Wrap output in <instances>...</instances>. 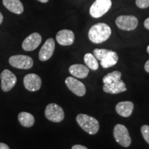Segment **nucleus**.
<instances>
[{
    "label": "nucleus",
    "mask_w": 149,
    "mask_h": 149,
    "mask_svg": "<svg viewBox=\"0 0 149 149\" xmlns=\"http://www.w3.org/2000/svg\"><path fill=\"white\" fill-rule=\"evenodd\" d=\"M66 86L76 95L82 97L86 94V86L82 82L72 77H67L65 80Z\"/></svg>",
    "instance_id": "obj_9"
},
{
    "label": "nucleus",
    "mask_w": 149,
    "mask_h": 149,
    "mask_svg": "<svg viewBox=\"0 0 149 149\" xmlns=\"http://www.w3.org/2000/svg\"><path fill=\"white\" fill-rule=\"evenodd\" d=\"M135 3L137 7L141 9L149 7V0H135Z\"/></svg>",
    "instance_id": "obj_24"
},
{
    "label": "nucleus",
    "mask_w": 149,
    "mask_h": 149,
    "mask_svg": "<svg viewBox=\"0 0 149 149\" xmlns=\"http://www.w3.org/2000/svg\"><path fill=\"white\" fill-rule=\"evenodd\" d=\"M42 36L38 33H33L28 36L22 43V48L26 51H33L40 46Z\"/></svg>",
    "instance_id": "obj_11"
},
{
    "label": "nucleus",
    "mask_w": 149,
    "mask_h": 149,
    "mask_svg": "<svg viewBox=\"0 0 149 149\" xmlns=\"http://www.w3.org/2000/svg\"><path fill=\"white\" fill-rule=\"evenodd\" d=\"M9 64L14 68L19 69H30L33 66V60L28 55H13L9 58Z\"/></svg>",
    "instance_id": "obj_7"
},
{
    "label": "nucleus",
    "mask_w": 149,
    "mask_h": 149,
    "mask_svg": "<svg viewBox=\"0 0 149 149\" xmlns=\"http://www.w3.org/2000/svg\"><path fill=\"white\" fill-rule=\"evenodd\" d=\"M118 55L116 52L109 51L107 55L100 60V64L104 68H108L115 66L118 61Z\"/></svg>",
    "instance_id": "obj_18"
},
{
    "label": "nucleus",
    "mask_w": 149,
    "mask_h": 149,
    "mask_svg": "<svg viewBox=\"0 0 149 149\" xmlns=\"http://www.w3.org/2000/svg\"><path fill=\"white\" fill-rule=\"evenodd\" d=\"M141 132L145 141L149 144V126L144 125L141 126Z\"/></svg>",
    "instance_id": "obj_23"
},
{
    "label": "nucleus",
    "mask_w": 149,
    "mask_h": 149,
    "mask_svg": "<svg viewBox=\"0 0 149 149\" xmlns=\"http://www.w3.org/2000/svg\"><path fill=\"white\" fill-rule=\"evenodd\" d=\"M3 15L2 14H1V13L0 12V24L2 23L3 22Z\"/></svg>",
    "instance_id": "obj_29"
},
{
    "label": "nucleus",
    "mask_w": 149,
    "mask_h": 149,
    "mask_svg": "<svg viewBox=\"0 0 149 149\" xmlns=\"http://www.w3.org/2000/svg\"><path fill=\"white\" fill-rule=\"evenodd\" d=\"M3 4L13 13L19 15L24 12V6L19 0H3Z\"/></svg>",
    "instance_id": "obj_17"
},
{
    "label": "nucleus",
    "mask_w": 149,
    "mask_h": 149,
    "mask_svg": "<svg viewBox=\"0 0 149 149\" xmlns=\"http://www.w3.org/2000/svg\"><path fill=\"white\" fill-rule=\"evenodd\" d=\"M24 84L26 90L35 92L40 89L42 86V79L37 74L30 73L24 77Z\"/></svg>",
    "instance_id": "obj_10"
},
{
    "label": "nucleus",
    "mask_w": 149,
    "mask_h": 149,
    "mask_svg": "<svg viewBox=\"0 0 149 149\" xmlns=\"http://www.w3.org/2000/svg\"><path fill=\"white\" fill-rule=\"evenodd\" d=\"M84 60L86 66L93 70H97L99 68L97 59L93 54L86 53L84 57Z\"/></svg>",
    "instance_id": "obj_20"
},
{
    "label": "nucleus",
    "mask_w": 149,
    "mask_h": 149,
    "mask_svg": "<svg viewBox=\"0 0 149 149\" xmlns=\"http://www.w3.org/2000/svg\"><path fill=\"white\" fill-rule=\"evenodd\" d=\"M146 51H147V53L149 54V45L148 46V47H147V48H146Z\"/></svg>",
    "instance_id": "obj_31"
},
{
    "label": "nucleus",
    "mask_w": 149,
    "mask_h": 149,
    "mask_svg": "<svg viewBox=\"0 0 149 149\" xmlns=\"http://www.w3.org/2000/svg\"><path fill=\"white\" fill-rule=\"evenodd\" d=\"M144 69L147 72L149 73V60H148L146 62V64L144 65Z\"/></svg>",
    "instance_id": "obj_28"
},
{
    "label": "nucleus",
    "mask_w": 149,
    "mask_h": 149,
    "mask_svg": "<svg viewBox=\"0 0 149 149\" xmlns=\"http://www.w3.org/2000/svg\"><path fill=\"white\" fill-rule=\"evenodd\" d=\"M111 35V29L105 23H98L93 25L88 31V38L95 44H101L107 41Z\"/></svg>",
    "instance_id": "obj_1"
},
{
    "label": "nucleus",
    "mask_w": 149,
    "mask_h": 149,
    "mask_svg": "<svg viewBox=\"0 0 149 149\" xmlns=\"http://www.w3.org/2000/svg\"><path fill=\"white\" fill-rule=\"evenodd\" d=\"M37 1H40L42 3H47L48 1V0H37Z\"/></svg>",
    "instance_id": "obj_30"
},
{
    "label": "nucleus",
    "mask_w": 149,
    "mask_h": 149,
    "mask_svg": "<svg viewBox=\"0 0 149 149\" xmlns=\"http://www.w3.org/2000/svg\"><path fill=\"white\" fill-rule=\"evenodd\" d=\"M72 149H88L86 147L84 146H81V145H74L72 147Z\"/></svg>",
    "instance_id": "obj_25"
},
{
    "label": "nucleus",
    "mask_w": 149,
    "mask_h": 149,
    "mask_svg": "<svg viewBox=\"0 0 149 149\" xmlns=\"http://www.w3.org/2000/svg\"><path fill=\"white\" fill-rule=\"evenodd\" d=\"M76 120L80 127L90 135H95L98 132L100 124L94 117L86 114H79L76 117Z\"/></svg>",
    "instance_id": "obj_2"
},
{
    "label": "nucleus",
    "mask_w": 149,
    "mask_h": 149,
    "mask_svg": "<svg viewBox=\"0 0 149 149\" xmlns=\"http://www.w3.org/2000/svg\"><path fill=\"white\" fill-rule=\"evenodd\" d=\"M55 44L53 38H49L46 41L44 45L41 48L39 53V59L40 61H45L49 59L53 56L55 51Z\"/></svg>",
    "instance_id": "obj_12"
},
{
    "label": "nucleus",
    "mask_w": 149,
    "mask_h": 149,
    "mask_svg": "<svg viewBox=\"0 0 149 149\" xmlns=\"http://www.w3.org/2000/svg\"><path fill=\"white\" fill-rule=\"evenodd\" d=\"M122 77V73L120 71H113L110 73L107 74L103 77V83L104 84H109L115 82V81H118L121 79Z\"/></svg>",
    "instance_id": "obj_21"
},
{
    "label": "nucleus",
    "mask_w": 149,
    "mask_h": 149,
    "mask_svg": "<svg viewBox=\"0 0 149 149\" xmlns=\"http://www.w3.org/2000/svg\"><path fill=\"white\" fill-rule=\"evenodd\" d=\"M144 26L146 29L149 30V17H148L144 22Z\"/></svg>",
    "instance_id": "obj_26"
},
{
    "label": "nucleus",
    "mask_w": 149,
    "mask_h": 149,
    "mask_svg": "<svg viewBox=\"0 0 149 149\" xmlns=\"http://www.w3.org/2000/svg\"><path fill=\"white\" fill-rule=\"evenodd\" d=\"M1 87L3 91L8 92L10 91L17 83V77L10 70L6 69L0 74Z\"/></svg>",
    "instance_id": "obj_8"
},
{
    "label": "nucleus",
    "mask_w": 149,
    "mask_h": 149,
    "mask_svg": "<svg viewBox=\"0 0 149 149\" xmlns=\"http://www.w3.org/2000/svg\"><path fill=\"white\" fill-rule=\"evenodd\" d=\"M109 52V50L107 49H100V48H95L93 51V55L96 57L98 60H102V59L107 55Z\"/></svg>",
    "instance_id": "obj_22"
},
{
    "label": "nucleus",
    "mask_w": 149,
    "mask_h": 149,
    "mask_svg": "<svg viewBox=\"0 0 149 149\" xmlns=\"http://www.w3.org/2000/svg\"><path fill=\"white\" fill-rule=\"evenodd\" d=\"M56 40L61 46H70L74 43V35L70 30H61L56 35Z\"/></svg>",
    "instance_id": "obj_13"
},
{
    "label": "nucleus",
    "mask_w": 149,
    "mask_h": 149,
    "mask_svg": "<svg viewBox=\"0 0 149 149\" xmlns=\"http://www.w3.org/2000/svg\"><path fill=\"white\" fill-rule=\"evenodd\" d=\"M69 72L73 77L84 79L88 76L89 68L82 64H73L70 66Z\"/></svg>",
    "instance_id": "obj_16"
},
{
    "label": "nucleus",
    "mask_w": 149,
    "mask_h": 149,
    "mask_svg": "<svg viewBox=\"0 0 149 149\" xmlns=\"http://www.w3.org/2000/svg\"><path fill=\"white\" fill-rule=\"evenodd\" d=\"M133 103L129 101L119 102L115 107L117 113L123 117H128L130 116L133 113Z\"/></svg>",
    "instance_id": "obj_15"
},
{
    "label": "nucleus",
    "mask_w": 149,
    "mask_h": 149,
    "mask_svg": "<svg viewBox=\"0 0 149 149\" xmlns=\"http://www.w3.org/2000/svg\"><path fill=\"white\" fill-rule=\"evenodd\" d=\"M103 90L105 93L114 95L125 92L126 91V87L124 81L122 79H120L115 82L109 84H104Z\"/></svg>",
    "instance_id": "obj_14"
},
{
    "label": "nucleus",
    "mask_w": 149,
    "mask_h": 149,
    "mask_svg": "<svg viewBox=\"0 0 149 149\" xmlns=\"http://www.w3.org/2000/svg\"><path fill=\"white\" fill-rule=\"evenodd\" d=\"M45 116L48 120L59 123L64 119V112L62 108L57 104L52 103L48 104L45 110Z\"/></svg>",
    "instance_id": "obj_6"
},
{
    "label": "nucleus",
    "mask_w": 149,
    "mask_h": 149,
    "mask_svg": "<svg viewBox=\"0 0 149 149\" xmlns=\"http://www.w3.org/2000/svg\"><path fill=\"white\" fill-rule=\"evenodd\" d=\"M113 136L115 141L123 147H128L131 144V138L128 130L122 124H118L115 125L113 130Z\"/></svg>",
    "instance_id": "obj_4"
},
{
    "label": "nucleus",
    "mask_w": 149,
    "mask_h": 149,
    "mask_svg": "<svg viewBox=\"0 0 149 149\" xmlns=\"http://www.w3.org/2000/svg\"><path fill=\"white\" fill-rule=\"evenodd\" d=\"M18 120L21 125L29 128L34 125L35 117L32 114L26 112H22L18 115Z\"/></svg>",
    "instance_id": "obj_19"
},
{
    "label": "nucleus",
    "mask_w": 149,
    "mask_h": 149,
    "mask_svg": "<svg viewBox=\"0 0 149 149\" xmlns=\"http://www.w3.org/2000/svg\"><path fill=\"white\" fill-rule=\"evenodd\" d=\"M111 0H95L89 9V13L93 18H100L111 9Z\"/></svg>",
    "instance_id": "obj_3"
},
{
    "label": "nucleus",
    "mask_w": 149,
    "mask_h": 149,
    "mask_svg": "<svg viewBox=\"0 0 149 149\" xmlns=\"http://www.w3.org/2000/svg\"><path fill=\"white\" fill-rule=\"evenodd\" d=\"M0 149H10L8 145L0 142Z\"/></svg>",
    "instance_id": "obj_27"
},
{
    "label": "nucleus",
    "mask_w": 149,
    "mask_h": 149,
    "mask_svg": "<svg viewBox=\"0 0 149 149\" xmlns=\"http://www.w3.org/2000/svg\"><path fill=\"white\" fill-rule=\"evenodd\" d=\"M115 24L123 31H133L138 26V19L133 15H120L115 19Z\"/></svg>",
    "instance_id": "obj_5"
}]
</instances>
